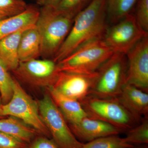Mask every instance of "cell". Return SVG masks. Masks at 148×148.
Masks as SVG:
<instances>
[{"mask_svg":"<svg viewBox=\"0 0 148 148\" xmlns=\"http://www.w3.org/2000/svg\"><path fill=\"white\" fill-rule=\"evenodd\" d=\"M107 17L106 0H92L75 17L69 34L52 60L58 63L83 45L103 38Z\"/></svg>","mask_w":148,"mask_h":148,"instance_id":"6da1fadb","label":"cell"},{"mask_svg":"<svg viewBox=\"0 0 148 148\" xmlns=\"http://www.w3.org/2000/svg\"><path fill=\"white\" fill-rule=\"evenodd\" d=\"M74 17L55 7L42 6L36 24L40 39L41 56L52 60L71 29Z\"/></svg>","mask_w":148,"mask_h":148,"instance_id":"7a4b0ae2","label":"cell"},{"mask_svg":"<svg viewBox=\"0 0 148 148\" xmlns=\"http://www.w3.org/2000/svg\"><path fill=\"white\" fill-rule=\"evenodd\" d=\"M114 52L103 38L96 39L83 45L56 63L57 71L90 74L97 71Z\"/></svg>","mask_w":148,"mask_h":148,"instance_id":"3957f363","label":"cell"},{"mask_svg":"<svg viewBox=\"0 0 148 148\" xmlns=\"http://www.w3.org/2000/svg\"><path fill=\"white\" fill-rule=\"evenodd\" d=\"M126 55L115 52L97 71L89 95L101 98H117L126 84Z\"/></svg>","mask_w":148,"mask_h":148,"instance_id":"277c9868","label":"cell"},{"mask_svg":"<svg viewBox=\"0 0 148 148\" xmlns=\"http://www.w3.org/2000/svg\"><path fill=\"white\" fill-rule=\"evenodd\" d=\"M87 116L109 123L126 132L138 123L117 98L88 95L79 101Z\"/></svg>","mask_w":148,"mask_h":148,"instance_id":"5b68a950","label":"cell"},{"mask_svg":"<svg viewBox=\"0 0 148 148\" xmlns=\"http://www.w3.org/2000/svg\"><path fill=\"white\" fill-rule=\"evenodd\" d=\"M12 77L13 94L9 102L3 105V115L18 119L34 128L39 135L50 139V133L40 115L38 102L28 95L21 84Z\"/></svg>","mask_w":148,"mask_h":148,"instance_id":"8992f818","label":"cell"},{"mask_svg":"<svg viewBox=\"0 0 148 148\" xmlns=\"http://www.w3.org/2000/svg\"><path fill=\"white\" fill-rule=\"evenodd\" d=\"M38 104L42 119L58 147L80 148L83 143L73 135L63 114L48 92Z\"/></svg>","mask_w":148,"mask_h":148,"instance_id":"52a82bcc","label":"cell"},{"mask_svg":"<svg viewBox=\"0 0 148 148\" xmlns=\"http://www.w3.org/2000/svg\"><path fill=\"white\" fill-rule=\"evenodd\" d=\"M58 72L56 63L46 59L20 62L12 71L14 77L19 83L34 88H47L51 86Z\"/></svg>","mask_w":148,"mask_h":148,"instance_id":"ba28073f","label":"cell"},{"mask_svg":"<svg viewBox=\"0 0 148 148\" xmlns=\"http://www.w3.org/2000/svg\"><path fill=\"white\" fill-rule=\"evenodd\" d=\"M148 36L130 14L107 29L103 40L114 53L126 55L138 42Z\"/></svg>","mask_w":148,"mask_h":148,"instance_id":"9c48e42d","label":"cell"},{"mask_svg":"<svg viewBox=\"0 0 148 148\" xmlns=\"http://www.w3.org/2000/svg\"><path fill=\"white\" fill-rule=\"evenodd\" d=\"M126 83L148 92V36L138 42L126 54Z\"/></svg>","mask_w":148,"mask_h":148,"instance_id":"30bf717a","label":"cell"},{"mask_svg":"<svg viewBox=\"0 0 148 148\" xmlns=\"http://www.w3.org/2000/svg\"><path fill=\"white\" fill-rule=\"evenodd\" d=\"M97 75V71L90 74L58 71L50 87L66 97L79 101L89 95Z\"/></svg>","mask_w":148,"mask_h":148,"instance_id":"8fae6325","label":"cell"},{"mask_svg":"<svg viewBox=\"0 0 148 148\" xmlns=\"http://www.w3.org/2000/svg\"><path fill=\"white\" fill-rule=\"evenodd\" d=\"M68 125L76 138L83 143L101 137L119 135L122 133L119 129L112 125L88 117L76 123Z\"/></svg>","mask_w":148,"mask_h":148,"instance_id":"7c38bea8","label":"cell"},{"mask_svg":"<svg viewBox=\"0 0 148 148\" xmlns=\"http://www.w3.org/2000/svg\"><path fill=\"white\" fill-rule=\"evenodd\" d=\"M117 98L138 123L148 116V92L126 83Z\"/></svg>","mask_w":148,"mask_h":148,"instance_id":"4fadbf2b","label":"cell"},{"mask_svg":"<svg viewBox=\"0 0 148 148\" xmlns=\"http://www.w3.org/2000/svg\"><path fill=\"white\" fill-rule=\"evenodd\" d=\"M39 12L36 7L29 5L22 13L0 20V40L21 29L35 25Z\"/></svg>","mask_w":148,"mask_h":148,"instance_id":"5bb4252c","label":"cell"},{"mask_svg":"<svg viewBox=\"0 0 148 148\" xmlns=\"http://www.w3.org/2000/svg\"><path fill=\"white\" fill-rule=\"evenodd\" d=\"M47 89L48 93L63 114L68 124L76 123L88 117L79 101L62 95L50 86Z\"/></svg>","mask_w":148,"mask_h":148,"instance_id":"9a60e30c","label":"cell"},{"mask_svg":"<svg viewBox=\"0 0 148 148\" xmlns=\"http://www.w3.org/2000/svg\"><path fill=\"white\" fill-rule=\"evenodd\" d=\"M34 25L21 29L0 40V60L8 71H13L20 62L18 56V48L21 35L26 29Z\"/></svg>","mask_w":148,"mask_h":148,"instance_id":"2e32d148","label":"cell"},{"mask_svg":"<svg viewBox=\"0 0 148 148\" xmlns=\"http://www.w3.org/2000/svg\"><path fill=\"white\" fill-rule=\"evenodd\" d=\"M18 56L20 62L38 59L41 56L40 39L36 25L26 29L21 35Z\"/></svg>","mask_w":148,"mask_h":148,"instance_id":"e0dca14e","label":"cell"},{"mask_svg":"<svg viewBox=\"0 0 148 148\" xmlns=\"http://www.w3.org/2000/svg\"><path fill=\"white\" fill-rule=\"evenodd\" d=\"M0 132L29 144L39 135L35 130L13 116L0 119Z\"/></svg>","mask_w":148,"mask_h":148,"instance_id":"ac0fdd59","label":"cell"},{"mask_svg":"<svg viewBox=\"0 0 148 148\" xmlns=\"http://www.w3.org/2000/svg\"><path fill=\"white\" fill-rule=\"evenodd\" d=\"M137 0H106L107 15L115 24L130 14Z\"/></svg>","mask_w":148,"mask_h":148,"instance_id":"d6986e66","label":"cell"},{"mask_svg":"<svg viewBox=\"0 0 148 148\" xmlns=\"http://www.w3.org/2000/svg\"><path fill=\"white\" fill-rule=\"evenodd\" d=\"M125 133L126 136L123 139L127 144L134 146L148 145V116Z\"/></svg>","mask_w":148,"mask_h":148,"instance_id":"ffe728a7","label":"cell"},{"mask_svg":"<svg viewBox=\"0 0 148 148\" xmlns=\"http://www.w3.org/2000/svg\"><path fill=\"white\" fill-rule=\"evenodd\" d=\"M135 146L127 144L118 135H110L97 138L83 143L80 148H133Z\"/></svg>","mask_w":148,"mask_h":148,"instance_id":"44dd1931","label":"cell"},{"mask_svg":"<svg viewBox=\"0 0 148 148\" xmlns=\"http://www.w3.org/2000/svg\"><path fill=\"white\" fill-rule=\"evenodd\" d=\"M13 77L0 60V93L3 105L8 103L13 94Z\"/></svg>","mask_w":148,"mask_h":148,"instance_id":"7402d4cb","label":"cell"},{"mask_svg":"<svg viewBox=\"0 0 148 148\" xmlns=\"http://www.w3.org/2000/svg\"><path fill=\"white\" fill-rule=\"evenodd\" d=\"M92 0H61L55 8L58 11L75 18Z\"/></svg>","mask_w":148,"mask_h":148,"instance_id":"603a6c76","label":"cell"},{"mask_svg":"<svg viewBox=\"0 0 148 148\" xmlns=\"http://www.w3.org/2000/svg\"><path fill=\"white\" fill-rule=\"evenodd\" d=\"M28 6L24 0H0V12L8 17L22 13Z\"/></svg>","mask_w":148,"mask_h":148,"instance_id":"cb8c5ba5","label":"cell"},{"mask_svg":"<svg viewBox=\"0 0 148 148\" xmlns=\"http://www.w3.org/2000/svg\"><path fill=\"white\" fill-rule=\"evenodd\" d=\"M139 26L143 31L148 32V0H140L137 15L135 16Z\"/></svg>","mask_w":148,"mask_h":148,"instance_id":"d4e9b609","label":"cell"},{"mask_svg":"<svg viewBox=\"0 0 148 148\" xmlns=\"http://www.w3.org/2000/svg\"><path fill=\"white\" fill-rule=\"evenodd\" d=\"M28 144L0 132V148H27Z\"/></svg>","mask_w":148,"mask_h":148,"instance_id":"484cf974","label":"cell"},{"mask_svg":"<svg viewBox=\"0 0 148 148\" xmlns=\"http://www.w3.org/2000/svg\"><path fill=\"white\" fill-rule=\"evenodd\" d=\"M27 148H58L51 139L42 135H37L28 144Z\"/></svg>","mask_w":148,"mask_h":148,"instance_id":"4316f807","label":"cell"},{"mask_svg":"<svg viewBox=\"0 0 148 148\" xmlns=\"http://www.w3.org/2000/svg\"><path fill=\"white\" fill-rule=\"evenodd\" d=\"M61 0H38V3L42 6H51L56 7Z\"/></svg>","mask_w":148,"mask_h":148,"instance_id":"83f0119b","label":"cell"},{"mask_svg":"<svg viewBox=\"0 0 148 148\" xmlns=\"http://www.w3.org/2000/svg\"><path fill=\"white\" fill-rule=\"evenodd\" d=\"M3 105L1 98L0 97V119L5 117V116L3 115L2 110V107Z\"/></svg>","mask_w":148,"mask_h":148,"instance_id":"f1b7e54d","label":"cell"},{"mask_svg":"<svg viewBox=\"0 0 148 148\" xmlns=\"http://www.w3.org/2000/svg\"><path fill=\"white\" fill-rule=\"evenodd\" d=\"M7 17H8V16L5 15V14L0 12V20L4 19V18H7Z\"/></svg>","mask_w":148,"mask_h":148,"instance_id":"f546056e","label":"cell"},{"mask_svg":"<svg viewBox=\"0 0 148 148\" xmlns=\"http://www.w3.org/2000/svg\"><path fill=\"white\" fill-rule=\"evenodd\" d=\"M133 148H148L147 145H139L137 146V147H134Z\"/></svg>","mask_w":148,"mask_h":148,"instance_id":"4dcf8cb0","label":"cell"}]
</instances>
